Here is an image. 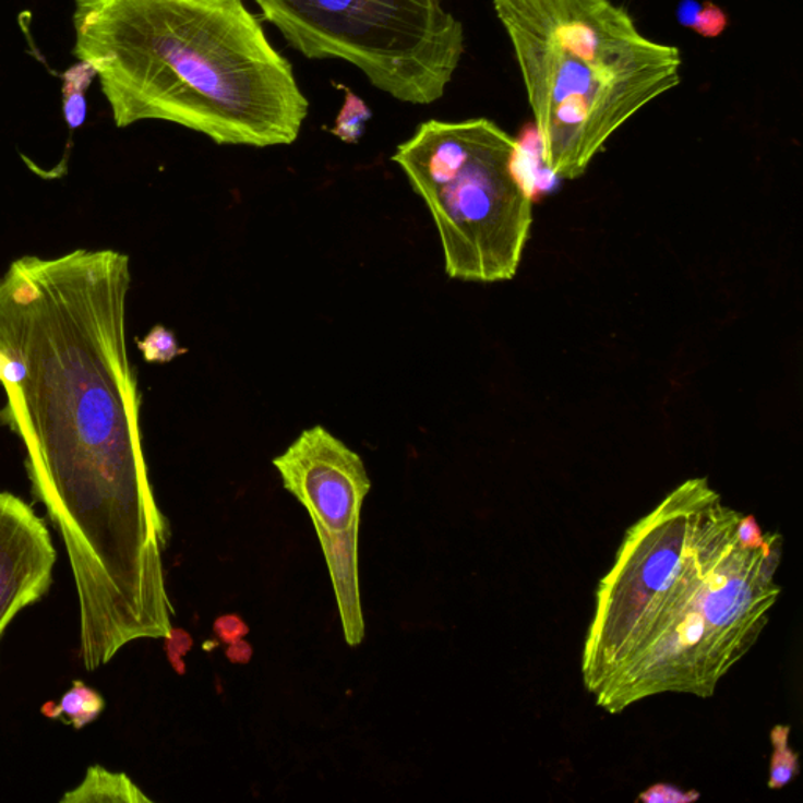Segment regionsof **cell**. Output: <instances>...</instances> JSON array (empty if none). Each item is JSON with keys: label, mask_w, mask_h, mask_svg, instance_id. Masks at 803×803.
<instances>
[{"label": "cell", "mask_w": 803, "mask_h": 803, "mask_svg": "<svg viewBox=\"0 0 803 803\" xmlns=\"http://www.w3.org/2000/svg\"><path fill=\"white\" fill-rule=\"evenodd\" d=\"M131 260L117 250L21 256L0 278V424L25 450L32 494L59 530L88 672L135 640L170 639V525L140 432L125 311Z\"/></svg>", "instance_id": "cell-1"}, {"label": "cell", "mask_w": 803, "mask_h": 803, "mask_svg": "<svg viewBox=\"0 0 803 803\" xmlns=\"http://www.w3.org/2000/svg\"><path fill=\"white\" fill-rule=\"evenodd\" d=\"M740 512L706 477L686 480L626 530L595 594L580 670L604 711L656 695H715L755 647L780 597L783 539H738Z\"/></svg>", "instance_id": "cell-2"}, {"label": "cell", "mask_w": 803, "mask_h": 803, "mask_svg": "<svg viewBox=\"0 0 803 803\" xmlns=\"http://www.w3.org/2000/svg\"><path fill=\"white\" fill-rule=\"evenodd\" d=\"M73 25L118 128L168 121L254 148L299 139L310 103L242 0H75Z\"/></svg>", "instance_id": "cell-3"}, {"label": "cell", "mask_w": 803, "mask_h": 803, "mask_svg": "<svg viewBox=\"0 0 803 803\" xmlns=\"http://www.w3.org/2000/svg\"><path fill=\"white\" fill-rule=\"evenodd\" d=\"M555 178H580L616 132L681 84L676 46L612 0H491Z\"/></svg>", "instance_id": "cell-4"}, {"label": "cell", "mask_w": 803, "mask_h": 803, "mask_svg": "<svg viewBox=\"0 0 803 803\" xmlns=\"http://www.w3.org/2000/svg\"><path fill=\"white\" fill-rule=\"evenodd\" d=\"M424 200L439 231L447 276L508 281L534 221L523 148L489 118L430 120L393 156Z\"/></svg>", "instance_id": "cell-5"}, {"label": "cell", "mask_w": 803, "mask_h": 803, "mask_svg": "<svg viewBox=\"0 0 803 803\" xmlns=\"http://www.w3.org/2000/svg\"><path fill=\"white\" fill-rule=\"evenodd\" d=\"M307 59H338L400 103L443 98L465 53V28L443 0H254Z\"/></svg>", "instance_id": "cell-6"}, {"label": "cell", "mask_w": 803, "mask_h": 803, "mask_svg": "<svg viewBox=\"0 0 803 803\" xmlns=\"http://www.w3.org/2000/svg\"><path fill=\"white\" fill-rule=\"evenodd\" d=\"M283 487L307 508L324 551L349 647L364 639L358 572L361 508L372 489L363 458L325 427L303 430L274 458Z\"/></svg>", "instance_id": "cell-7"}, {"label": "cell", "mask_w": 803, "mask_h": 803, "mask_svg": "<svg viewBox=\"0 0 803 803\" xmlns=\"http://www.w3.org/2000/svg\"><path fill=\"white\" fill-rule=\"evenodd\" d=\"M56 562L43 518L16 494L0 491V640L20 612L48 595Z\"/></svg>", "instance_id": "cell-8"}, {"label": "cell", "mask_w": 803, "mask_h": 803, "mask_svg": "<svg viewBox=\"0 0 803 803\" xmlns=\"http://www.w3.org/2000/svg\"><path fill=\"white\" fill-rule=\"evenodd\" d=\"M64 803L151 802L124 774H115L103 766L88 767L84 781L62 798Z\"/></svg>", "instance_id": "cell-9"}, {"label": "cell", "mask_w": 803, "mask_h": 803, "mask_svg": "<svg viewBox=\"0 0 803 803\" xmlns=\"http://www.w3.org/2000/svg\"><path fill=\"white\" fill-rule=\"evenodd\" d=\"M106 708L103 695L88 687L82 681H74L73 687L60 698V702H48L41 708L43 715L49 719L62 720L67 726L82 730L95 722Z\"/></svg>", "instance_id": "cell-10"}, {"label": "cell", "mask_w": 803, "mask_h": 803, "mask_svg": "<svg viewBox=\"0 0 803 803\" xmlns=\"http://www.w3.org/2000/svg\"><path fill=\"white\" fill-rule=\"evenodd\" d=\"M678 23L705 38H716L728 27V16L711 0H681L676 9Z\"/></svg>", "instance_id": "cell-11"}, {"label": "cell", "mask_w": 803, "mask_h": 803, "mask_svg": "<svg viewBox=\"0 0 803 803\" xmlns=\"http://www.w3.org/2000/svg\"><path fill=\"white\" fill-rule=\"evenodd\" d=\"M96 77L95 70L87 63L79 62L63 74V113L71 129L81 128L87 117L85 89Z\"/></svg>", "instance_id": "cell-12"}, {"label": "cell", "mask_w": 803, "mask_h": 803, "mask_svg": "<svg viewBox=\"0 0 803 803\" xmlns=\"http://www.w3.org/2000/svg\"><path fill=\"white\" fill-rule=\"evenodd\" d=\"M791 727L776 726L770 731L772 741V758H770L769 783L770 790H781L788 787L799 776V755L790 745Z\"/></svg>", "instance_id": "cell-13"}, {"label": "cell", "mask_w": 803, "mask_h": 803, "mask_svg": "<svg viewBox=\"0 0 803 803\" xmlns=\"http://www.w3.org/2000/svg\"><path fill=\"white\" fill-rule=\"evenodd\" d=\"M371 118L372 110L365 106L364 100L360 96L353 95L349 88H346V99H344L343 109H340L335 125H333L332 134L343 140V142L355 145L363 137L364 124Z\"/></svg>", "instance_id": "cell-14"}, {"label": "cell", "mask_w": 803, "mask_h": 803, "mask_svg": "<svg viewBox=\"0 0 803 803\" xmlns=\"http://www.w3.org/2000/svg\"><path fill=\"white\" fill-rule=\"evenodd\" d=\"M135 343H137L139 350L142 351L143 360L146 363H170L175 358L188 353V349L179 346L175 333L165 328L164 325L153 326L145 338L137 339Z\"/></svg>", "instance_id": "cell-15"}, {"label": "cell", "mask_w": 803, "mask_h": 803, "mask_svg": "<svg viewBox=\"0 0 803 803\" xmlns=\"http://www.w3.org/2000/svg\"><path fill=\"white\" fill-rule=\"evenodd\" d=\"M698 799H700L698 791H684L667 783L652 784L639 795V801L645 803H691Z\"/></svg>", "instance_id": "cell-16"}, {"label": "cell", "mask_w": 803, "mask_h": 803, "mask_svg": "<svg viewBox=\"0 0 803 803\" xmlns=\"http://www.w3.org/2000/svg\"><path fill=\"white\" fill-rule=\"evenodd\" d=\"M767 532L763 534L762 527L756 522L755 516H742L738 523V539L747 548H759L765 544Z\"/></svg>", "instance_id": "cell-17"}]
</instances>
